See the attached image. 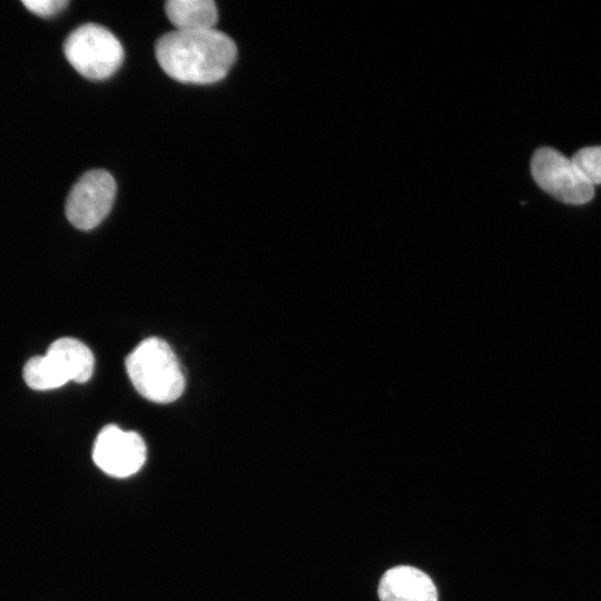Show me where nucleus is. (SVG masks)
Returning <instances> with one entry per match:
<instances>
[{
	"label": "nucleus",
	"mask_w": 601,
	"mask_h": 601,
	"mask_svg": "<svg viewBox=\"0 0 601 601\" xmlns=\"http://www.w3.org/2000/svg\"><path fill=\"white\" fill-rule=\"evenodd\" d=\"M161 69L173 79L191 85L221 80L237 57V47L217 30L178 31L161 36L155 46Z\"/></svg>",
	"instance_id": "f257e3e1"
},
{
	"label": "nucleus",
	"mask_w": 601,
	"mask_h": 601,
	"mask_svg": "<svg viewBox=\"0 0 601 601\" xmlns=\"http://www.w3.org/2000/svg\"><path fill=\"white\" fill-rule=\"evenodd\" d=\"M125 364L136 391L151 402L170 403L184 392L185 376L180 364L161 338L148 337L140 342Z\"/></svg>",
	"instance_id": "f03ea898"
},
{
	"label": "nucleus",
	"mask_w": 601,
	"mask_h": 601,
	"mask_svg": "<svg viewBox=\"0 0 601 601\" xmlns=\"http://www.w3.org/2000/svg\"><path fill=\"white\" fill-rule=\"evenodd\" d=\"M63 52L76 71L91 80L112 76L125 56L116 36L97 23H86L71 31L63 42Z\"/></svg>",
	"instance_id": "7ed1b4c3"
},
{
	"label": "nucleus",
	"mask_w": 601,
	"mask_h": 601,
	"mask_svg": "<svg viewBox=\"0 0 601 601\" xmlns=\"http://www.w3.org/2000/svg\"><path fill=\"white\" fill-rule=\"evenodd\" d=\"M531 173L543 190L563 203L581 205L590 201L594 195L593 185L573 161L553 148L543 147L534 152Z\"/></svg>",
	"instance_id": "20e7f679"
},
{
	"label": "nucleus",
	"mask_w": 601,
	"mask_h": 601,
	"mask_svg": "<svg viewBox=\"0 0 601 601\" xmlns=\"http://www.w3.org/2000/svg\"><path fill=\"white\" fill-rule=\"evenodd\" d=\"M114 177L104 169L83 174L72 186L66 201V217L76 228L90 230L109 214L116 196Z\"/></svg>",
	"instance_id": "39448f33"
},
{
	"label": "nucleus",
	"mask_w": 601,
	"mask_h": 601,
	"mask_svg": "<svg viewBox=\"0 0 601 601\" xmlns=\"http://www.w3.org/2000/svg\"><path fill=\"white\" fill-rule=\"evenodd\" d=\"M95 464L106 474L127 477L140 470L146 461V444L132 431L107 425L97 435L92 450Z\"/></svg>",
	"instance_id": "423d86ee"
},
{
	"label": "nucleus",
	"mask_w": 601,
	"mask_h": 601,
	"mask_svg": "<svg viewBox=\"0 0 601 601\" xmlns=\"http://www.w3.org/2000/svg\"><path fill=\"white\" fill-rule=\"evenodd\" d=\"M377 594L381 601H437L436 587L422 570L396 565L382 575Z\"/></svg>",
	"instance_id": "0eeeda50"
},
{
	"label": "nucleus",
	"mask_w": 601,
	"mask_h": 601,
	"mask_svg": "<svg viewBox=\"0 0 601 601\" xmlns=\"http://www.w3.org/2000/svg\"><path fill=\"white\" fill-rule=\"evenodd\" d=\"M46 354L55 362L68 382L85 383L93 373L92 352L76 338L61 337L56 339L48 347Z\"/></svg>",
	"instance_id": "6e6552de"
},
{
	"label": "nucleus",
	"mask_w": 601,
	"mask_h": 601,
	"mask_svg": "<svg viewBox=\"0 0 601 601\" xmlns=\"http://www.w3.org/2000/svg\"><path fill=\"white\" fill-rule=\"evenodd\" d=\"M165 11L178 31L215 29L218 20L217 7L213 0H169Z\"/></svg>",
	"instance_id": "1a4fd4ad"
},
{
	"label": "nucleus",
	"mask_w": 601,
	"mask_h": 601,
	"mask_svg": "<svg viewBox=\"0 0 601 601\" xmlns=\"http://www.w3.org/2000/svg\"><path fill=\"white\" fill-rule=\"evenodd\" d=\"M23 378L28 386L38 391L58 388L68 383L47 354L35 356L26 363Z\"/></svg>",
	"instance_id": "9d476101"
},
{
	"label": "nucleus",
	"mask_w": 601,
	"mask_h": 601,
	"mask_svg": "<svg viewBox=\"0 0 601 601\" xmlns=\"http://www.w3.org/2000/svg\"><path fill=\"white\" fill-rule=\"evenodd\" d=\"M571 160L591 185L601 184V146L580 149Z\"/></svg>",
	"instance_id": "9b49d317"
},
{
	"label": "nucleus",
	"mask_w": 601,
	"mask_h": 601,
	"mask_svg": "<svg viewBox=\"0 0 601 601\" xmlns=\"http://www.w3.org/2000/svg\"><path fill=\"white\" fill-rule=\"evenodd\" d=\"M22 3L33 13L41 17H51L63 10L66 0H24Z\"/></svg>",
	"instance_id": "f8f14e48"
}]
</instances>
